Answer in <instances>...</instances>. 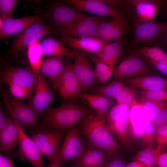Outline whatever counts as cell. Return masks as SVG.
I'll return each mask as SVG.
<instances>
[{
	"instance_id": "6da1fadb",
	"label": "cell",
	"mask_w": 167,
	"mask_h": 167,
	"mask_svg": "<svg viewBox=\"0 0 167 167\" xmlns=\"http://www.w3.org/2000/svg\"><path fill=\"white\" fill-rule=\"evenodd\" d=\"M78 123L77 128L80 135L92 146L106 151L109 157L123 153L122 148L106 128L105 117L94 113L84 118Z\"/></svg>"
},
{
	"instance_id": "7a4b0ae2",
	"label": "cell",
	"mask_w": 167,
	"mask_h": 167,
	"mask_svg": "<svg viewBox=\"0 0 167 167\" xmlns=\"http://www.w3.org/2000/svg\"><path fill=\"white\" fill-rule=\"evenodd\" d=\"M93 113L86 106L79 105L71 100H64L61 106L49 108L41 116L43 125L64 132L71 130L82 119Z\"/></svg>"
},
{
	"instance_id": "3957f363",
	"label": "cell",
	"mask_w": 167,
	"mask_h": 167,
	"mask_svg": "<svg viewBox=\"0 0 167 167\" xmlns=\"http://www.w3.org/2000/svg\"><path fill=\"white\" fill-rule=\"evenodd\" d=\"M6 106L13 118L24 129L35 130L40 126L39 117L30 105L10 94H5L1 89Z\"/></svg>"
},
{
	"instance_id": "277c9868",
	"label": "cell",
	"mask_w": 167,
	"mask_h": 167,
	"mask_svg": "<svg viewBox=\"0 0 167 167\" xmlns=\"http://www.w3.org/2000/svg\"><path fill=\"white\" fill-rule=\"evenodd\" d=\"M42 19L38 20L16 36L6 54L9 61L22 50L50 32L51 27L44 23Z\"/></svg>"
},
{
	"instance_id": "5b68a950",
	"label": "cell",
	"mask_w": 167,
	"mask_h": 167,
	"mask_svg": "<svg viewBox=\"0 0 167 167\" xmlns=\"http://www.w3.org/2000/svg\"><path fill=\"white\" fill-rule=\"evenodd\" d=\"M64 132L43 125L32 132L31 138L50 161L58 156L60 140Z\"/></svg>"
},
{
	"instance_id": "8992f818",
	"label": "cell",
	"mask_w": 167,
	"mask_h": 167,
	"mask_svg": "<svg viewBox=\"0 0 167 167\" xmlns=\"http://www.w3.org/2000/svg\"><path fill=\"white\" fill-rule=\"evenodd\" d=\"M104 21L101 16H88L71 24L56 28L53 35L61 37H95L100 24Z\"/></svg>"
},
{
	"instance_id": "52a82bcc",
	"label": "cell",
	"mask_w": 167,
	"mask_h": 167,
	"mask_svg": "<svg viewBox=\"0 0 167 167\" xmlns=\"http://www.w3.org/2000/svg\"><path fill=\"white\" fill-rule=\"evenodd\" d=\"M148 63L141 54L134 51L114 68L113 74L115 79L153 75L152 66Z\"/></svg>"
},
{
	"instance_id": "ba28073f",
	"label": "cell",
	"mask_w": 167,
	"mask_h": 167,
	"mask_svg": "<svg viewBox=\"0 0 167 167\" xmlns=\"http://www.w3.org/2000/svg\"><path fill=\"white\" fill-rule=\"evenodd\" d=\"M80 135L77 127H75L67 134L58 155L61 164L76 162L86 151L87 145Z\"/></svg>"
},
{
	"instance_id": "9c48e42d",
	"label": "cell",
	"mask_w": 167,
	"mask_h": 167,
	"mask_svg": "<svg viewBox=\"0 0 167 167\" xmlns=\"http://www.w3.org/2000/svg\"><path fill=\"white\" fill-rule=\"evenodd\" d=\"M134 34L127 49L140 43L149 44L157 40L167 30V21L145 22L138 19L134 20Z\"/></svg>"
},
{
	"instance_id": "30bf717a",
	"label": "cell",
	"mask_w": 167,
	"mask_h": 167,
	"mask_svg": "<svg viewBox=\"0 0 167 167\" xmlns=\"http://www.w3.org/2000/svg\"><path fill=\"white\" fill-rule=\"evenodd\" d=\"M38 75L30 67L22 68L7 65L1 71L0 83L7 84L9 83H14L32 91L37 84Z\"/></svg>"
},
{
	"instance_id": "8fae6325",
	"label": "cell",
	"mask_w": 167,
	"mask_h": 167,
	"mask_svg": "<svg viewBox=\"0 0 167 167\" xmlns=\"http://www.w3.org/2000/svg\"><path fill=\"white\" fill-rule=\"evenodd\" d=\"M74 50L73 71L79 82L81 91H86L93 88L95 84V70L88 59L86 52L79 49Z\"/></svg>"
},
{
	"instance_id": "7c38bea8",
	"label": "cell",
	"mask_w": 167,
	"mask_h": 167,
	"mask_svg": "<svg viewBox=\"0 0 167 167\" xmlns=\"http://www.w3.org/2000/svg\"><path fill=\"white\" fill-rule=\"evenodd\" d=\"M65 2L81 12H87L99 16H111L128 24L118 6L107 4L102 0H67Z\"/></svg>"
},
{
	"instance_id": "4fadbf2b",
	"label": "cell",
	"mask_w": 167,
	"mask_h": 167,
	"mask_svg": "<svg viewBox=\"0 0 167 167\" xmlns=\"http://www.w3.org/2000/svg\"><path fill=\"white\" fill-rule=\"evenodd\" d=\"M66 62L58 81L55 87L64 100L79 98L81 92L78 80L73 71L71 57H66Z\"/></svg>"
},
{
	"instance_id": "5bb4252c",
	"label": "cell",
	"mask_w": 167,
	"mask_h": 167,
	"mask_svg": "<svg viewBox=\"0 0 167 167\" xmlns=\"http://www.w3.org/2000/svg\"><path fill=\"white\" fill-rule=\"evenodd\" d=\"M87 16L73 6L60 2L52 3L47 15L51 24L56 28L71 24Z\"/></svg>"
},
{
	"instance_id": "9a60e30c",
	"label": "cell",
	"mask_w": 167,
	"mask_h": 167,
	"mask_svg": "<svg viewBox=\"0 0 167 167\" xmlns=\"http://www.w3.org/2000/svg\"><path fill=\"white\" fill-rule=\"evenodd\" d=\"M15 121L19 131V148L15 154V156L28 161L34 167H44L43 154L39 148L31 137L27 135L18 123Z\"/></svg>"
},
{
	"instance_id": "2e32d148",
	"label": "cell",
	"mask_w": 167,
	"mask_h": 167,
	"mask_svg": "<svg viewBox=\"0 0 167 167\" xmlns=\"http://www.w3.org/2000/svg\"><path fill=\"white\" fill-rule=\"evenodd\" d=\"M54 97L45 78L39 74L34 94L29 103L39 117L49 108Z\"/></svg>"
},
{
	"instance_id": "e0dca14e",
	"label": "cell",
	"mask_w": 167,
	"mask_h": 167,
	"mask_svg": "<svg viewBox=\"0 0 167 167\" xmlns=\"http://www.w3.org/2000/svg\"><path fill=\"white\" fill-rule=\"evenodd\" d=\"M41 18H43L42 16L39 15L19 19L12 17L3 19L0 17V38L4 39L11 35L19 33Z\"/></svg>"
},
{
	"instance_id": "ac0fdd59",
	"label": "cell",
	"mask_w": 167,
	"mask_h": 167,
	"mask_svg": "<svg viewBox=\"0 0 167 167\" xmlns=\"http://www.w3.org/2000/svg\"><path fill=\"white\" fill-rule=\"evenodd\" d=\"M128 24L114 18L106 22L104 20L99 24L95 37L107 43L123 37L128 28Z\"/></svg>"
},
{
	"instance_id": "d6986e66",
	"label": "cell",
	"mask_w": 167,
	"mask_h": 167,
	"mask_svg": "<svg viewBox=\"0 0 167 167\" xmlns=\"http://www.w3.org/2000/svg\"><path fill=\"white\" fill-rule=\"evenodd\" d=\"M60 41L62 43L68 44L75 49L96 56L108 43L95 37L74 38L65 36L62 37Z\"/></svg>"
},
{
	"instance_id": "ffe728a7",
	"label": "cell",
	"mask_w": 167,
	"mask_h": 167,
	"mask_svg": "<svg viewBox=\"0 0 167 167\" xmlns=\"http://www.w3.org/2000/svg\"><path fill=\"white\" fill-rule=\"evenodd\" d=\"M130 120L122 116H117L111 120L106 122V127L113 134L124 147L129 151L134 148L130 139L129 125Z\"/></svg>"
},
{
	"instance_id": "44dd1931",
	"label": "cell",
	"mask_w": 167,
	"mask_h": 167,
	"mask_svg": "<svg viewBox=\"0 0 167 167\" xmlns=\"http://www.w3.org/2000/svg\"><path fill=\"white\" fill-rule=\"evenodd\" d=\"M133 5L137 19L142 22L155 21L158 11L163 4V1L159 0H130L127 1Z\"/></svg>"
},
{
	"instance_id": "7402d4cb",
	"label": "cell",
	"mask_w": 167,
	"mask_h": 167,
	"mask_svg": "<svg viewBox=\"0 0 167 167\" xmlns=\"http://www.w3.org/2000/svg\"><path fill=\"white\" fill-rule=\"evenodd\" d=\"M109 157L105 150L93 146L87 149L72 167H105Z\"/></svg>"
},
{
	"instance_id": "603a6c76",
	"label": "cell",
	"mask_w": 167,
	"mask_h": 167,
	"mask_svg": "<svg viewBox=\"0 0 167 167\" xmlns=\"http://www.w3.org/2000/svg\"><path fill=\"white\" fill-rule=\"evenodd\" d=\"M124 81L126 84L139 88L143 91H167V78L156 76H139L127 78Z\"/></svg>"
},
{
	"instance_id": "cb8c5ba5",
	"label": "cell",
	"mask_w": 167,
	"mask_h": 167,
	"mask_svg": "<svg viewBox=\"0 0 167 167\" xmlns=\"http://www.w3.org/2000/svg\"><path fill=\"white\" fill-rule=\"evenodd\" d=\"M63 57L57 56L46 58L42 61L40 71L51 82L54 88L57 84L63 71L65 65Z\"/></svg>"
},
{
	"instance_id": "d4e9b609",
	"label": "cell",
	"mask_w": 167,
	"mask_h": 167,
	"mask_svg": "<svg viewBox=\"0 0 167 167\" xmlns=\"http://www.w3.org/2000/svg\"><path fill=\"white\" fill-rule=\"evenodd\" d=\"M19 131L15 121L9 118L7 124L0 132V149L2 152L10 153L18 143Z\"/></svg>"
},
{
	"instance_id": "484cf974",
	"label": "cell",
	"mask_w": 167,
	"mask_h": 167,
	"mask_svg": "<svg viewBox=\"0 0 167 167\" xmlns=\"http://www.w3.org/2000/svg\"><path fill=\"white\" fill-rule=\"evenodd\" d=\"M123 49V40L122 37L112 43H107L101 52L96 56L102 62L114 68L121 56Z\"/></svg>"
},
{
	"instance_id": "4316f807",
	"label": "cell",
	"mask_w": 167,
	"mask_h": 167,
	"mask_svg": "<svg viewBox=\"0 0 167 167\" xmlns=\"http://www.w3.org/2000/svg\"><path fill=\"white\" fill-rule=\"evenodd\" d=\"M43 55L49 56L70 57L73 58L74 50L65 47L61 41L53 38H48L40 42Z\"/></svg>"
},
{
	"instance_id": "83f0119b",
	"label": "cell",
	"mask_w": 167,
	"mask_h": 167,
	"mask_svg": "<svg viewBox=\"0 0 167 167\" xmlns=\"http://www.w3.org/2000/svg\"><path fill=\"white\" fill-rule=\"evenodd\" d=\"M79 98L86 100L90 107L96 110L97 114L104 117L108 113L109 107L113 104L110 98L101 96L80 93Z\"/></svg>"
},
{
	"instance_id": "f1b7e54d",
	"label": "cell",
	"mask_w": 167,
	"mask_h": 167,
	"mask_svg": "<svg viewBox=\"0 0 167 167\" xmlns=\"http://www.w3.org/2000/svg\"><path fill=\"white\" fill-rule=\"evenodd\" d=\"M137 105L141 108L146 117L151 121L167 107V101H158L141 98L138 102Z\"/></svg>"
},
{
	"instance_id": "f546056e",
	"label": "cell",
	"mask_w": 167,
	"mask_h": 167,
	"mask_svg": "<svg viewBox=\"0 0 167 167\" xmlns=\"http://www.w3.org/2000/svg\"><path fill=\"white\" fill-rule=\"evenodd\" d=\"M125 86L121 79H115L105 85L93 88L92 92L94 95L115 98Z\"/></svg>"
},
{
	"instance_id": "4dcf8cb0",
	"label": "cell",
	"mask_w": 167,
	"mask_h": 167,
	"mask_svg": "<svg viewBox=\"0 0 167 167\" xmlns=\"http://www.w3.org/2000/svg\"><path fill=\"white\" fill-rule=\"evenodd\" d=\"M43 55L38 41L33 43L27 47V56L30 67L38 75L41 74L40 67Z\"/></svg>"
},
{
	"instance_id": "1f68e13d",
	"label": "cell",
	"mask_w": 167,
	"mask_h": 167,
	"mask_svg": "<svg viewBox=\"0 0 167 167\" xmlns=\"http://www.w3.org/2000/svg\"><path fill=\"white\" fill-rule=\"evenodd\" d=\"M134 51L154 61L167 63V54L159 46H144L135 48Z\"/></svg>"
},
{
	"instance_id": "d6a6232c",
	"label": "cell",
	"mask_w": 167,
	"mask_h": 167,
	"mask_svg": "<svg viewBox=\"0 0 167 167\" xmlns=\"http://www.w3.org/2000/svg\"><path fill=\"white\" fill-rule=\"evenodd\" d=\"M138 88L130 86L125 87L115 98L118 104L126 105L132 109L138 105L136 95Z\"/></svg>"
},
{
	"instance_id": "836d02e7",
	"label": "cell",
	"mask_w": 167,
	"mask_h": 167,
	"mask_svg": "<svg viewBox=\"0 0 167 167\" xmlns=\"http://www.w3.org/2000/svg\"><path fill=\"white\" fill-rule=\"evenodd\" d=\"M161 153L156 148H143L136 154L133 159L146 163L152 167H157V159Z\"/></svg>"
},
{
	"instance_id": "e575fe53",
	"label": "cell",
	"mask_w": 167,
	"mask_h": 167,
	"mask_svg": "<svg viewBox=\"0 0 167 167\" xmlns=\"http://www.w3.org/2000/svg\"><path fill=\"white\" fill-rule=\"evenodd\" d=\"M156 128L150 122L144 129L140 139V144L143 148L156 147Z\"/></svg>"
},
{
	"instance_id": "d590c367",
	"label": "cell",
	"mask_w": 167,
	"mask_h": 167,
	"mask_svg": "<svg viewBox=\"0 0 167 167\" xmlns=\"http://www.w3.org/2000/svg\"><path fill=\"white\" fill-rule=\"evenodd\" d=\"M132 109L123 104H118L113 106L105 116L106 122L112 120L117 116H122L130 120L131 112Z\"/></svg>"
},
{
	"instance_id": "8d00e7d4",
	"label": "cell",
	"mask_w": 167,
	"mask_h": 167,
	"mask_svg": "<svg viewBox=\"0 0 167 167\" xmlns=\"http://www.w3.org/2000/svg\"><path fill=\"white\" fill-rule=\"evenodd\" d=\"M10 94L14 97L21 100L28 99L30 101L32 91L22 86L12 83L7 84Z\"/></svg>"
},
{
	"instance_id": "74e56055",
	"label": "cell",
	"mask_w": 167,
	"mask_h": 167,
	"mask_svg": "<svg viewBox=\"0 0 167 167\" xmlns=\"http://www.w3.org/2000/svg\"><path fill=\"white\" fill-rule=\"evenodd\" d=\"M156 148L161 152L165 151L167 147V125L156 128Z\"/></svg>"
},
{
	"instance_id": "f35d334b",
	"label": "cell",
	"mask_w": 167,
	"mask_h": 167,
	"mask_svg": "<svg viewBox=\"0 0 167 167\" xmlns=\"http://www.w3.org/2000/svg\"><path fill=\"white\" fill-rule=\"evenodd\" d=\"M139 93L140 99H147L158 101H167L166 90H160L149 91H142Z\"/></svg>"
},
{
	"instance_id": "ab89813d",
	"label": "cell",
	"mask_w": 167,
	"mask_h": 167,
	"mask_svg": "<svg viewBox=\"0 0 167 167\" xmlns=\"http://www.w3.org/2000/svg\"><path fill=\"white\" fill-rule=\"evenodd\" d=\"M18 2L17 0H0V17L4 19L12 17Z\"/></svg>"
},
{
	"instance_id": "60d3db41",
	"label": "cell",
	"mask_w": 167,
	"mask_h": 167,
	"mask_svg": "<svg viewBox=\"0 0 167 167\" xmlns=\"http://www.w3.org/2000/svg\"><path fill=\"white\" fill-rule=\"evenodd\" d=\"M156 128L167 125V107L150 121Z\"/></svg>"
},
{
	"instance_id": "b9f144b4",
	"label": "cell",
	"mask_w": 167,
	"mask_h": 167,
	"mask_svg": "<svg viewBox=\"0 0 167 167\" xmlns=\"http://www.w3.org/2000/svg\"><path fill=\"white\" fill-rule=\"evenodd\" d=\"M121 156L110 157L105 167H126V164Z\"/></svg>"
},
{
	"instance_id": "7bdbcfd3",
	"label": "cell",
	"mask_w": 167,
	"mask_h": 167,
	"mask_svg": "<svg viewBox=\"0 0 167 167\" xmlns=\"http://www.w3.org/2000/svg\"><path fill=\"white\" fill-rule=\"evenodd\" d=\"M114 68L110 67L107 70L102 72L95 74L97 81L100 83H105L107 82L113 74Z\"/></svg>"
},
{
	"instance_id": "ee69618b",
	"label": "cell",
	"mask_w": 167,
	"mask_h": 167,
	"mask_svg": "<svg viewBox=\"0 0 167 167\" xmlns=\"http://www.w3.org/2000/svg\"><path fill=\"white\" fill-rule=\"evenodd\" d=\"M147 62L159 71L167 75V63L159 62L145 57Z\"/></svg>"
},
{
	"instance_id": "f6af8a7d",
	"label": "cell",
	"mask_w": 167,
	"mask_h": 167,
	"mask_svg": "<svg viewBox=\"0 0 167 167\" xmlns=\"http://www.w3.org/2000/svg\"><path fill=\"white\" fill-rule=\"evenodd\" d=\"M156 165L157 167H167V152L165 151L159 155Z\"/></svg>"
},
{
	"instance_id": "bcb514c9",
	"label": "cell",
	"mask_w": 167,
	"mask_h": 167,
	"mask_svg": "<svg viewBox=\"0 0 167 167\" xmlns=\"http://www.w3.org/2000/svg\"><path fill=\"white\" fill-rule=\"evenodd\" d=\"M0 167H15V166L11 159L1 154Z\"/></svg>"
},
{
	"instance_id": "7dc6e473",
	"label": "cell",
	"mask_w": 167,
	"mask_h": 167,
	"mask_svg": "<svg viewBox=\"0 0 167 167\" xmlns=\"http://www.w3.org/2000/svg\"><path fill=\"white\" fill-rule=\"evenodd\" d=\"M9 117H6L4 115L2 108L0 109V132L8 124Z\"/></svg>"
},
{
	"instance_id": "c3c4849f",
	"label": "cell",
	"mask_w": 167,
	"mask_h": 167,
	"mask_svg": "<svg viewBox=\"0 0 167 167\" xmlns=\"http://www.w3.org/2000/svg\"><path fill=\"white\" fill-rule=\"evenodd\" d=\"M126 167H152L150 165L143 162L136 160L126 165Z\"/></svg>"
},
{
	"instance_id": "681fc988",
	"label": "cell",
	"mask_w": 167,
	"mask_h": 167,
	"mask_svg": "<svg viewBox=\"0 0 167 167\" xmlns=\"http://www.w3.org/2000/svg\"><path fill=\"white\" fill-rule=\"evenodd\" d=\"M61 164L58 156L52 162L49 167H60Z\"/></svg>"
},
{
	"instance_id": "f907efd6",
	"label": "cell",
	"mask_w": 167,
	"mask_h": 167,
	"mask_svg": "<svg viewBox=\"0 0 167 167\" xmlns=\"http://www.w3.org/2000/svg\"><path fill=\"white\" fill-rule=\"evenodd\" d=\"M165 40L166 44L167 45V30L165 32Z\"/></svg>"
},
{
	"instance_id": "816d5d0a",
	"label": "cell",
	"mask_w": 167,
	"mask_h": 167,
	"mask_svg": "<svg viewBox=\"0 0 167 167\" xmlns=\"http://www.w3.org/2000/svg\"><path fill=\"white\" fill-rule=\"evenodd\" d=\"M72 167V166H70V167Z\"/></svg>"
},
{
	"instance_id": "f5cc1de1",
	"label": "cell",
	"mask_w": 167,
	"mask_h": 167,
	"mask_svg": "<svg viewBox=\"0 0 167 167\" xmlns=\"http://www.w3.org/2000/svg\"><path fill=\"white\" fill-rule=\"evenodd\" d=\"M165 12L167 13V10Z\"/></svg>"
}]
</instances>
